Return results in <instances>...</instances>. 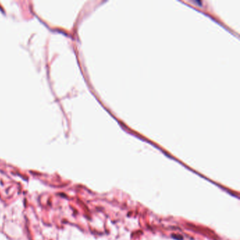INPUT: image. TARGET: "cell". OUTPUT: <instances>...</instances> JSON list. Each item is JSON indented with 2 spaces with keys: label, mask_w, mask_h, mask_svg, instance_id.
<instances>
[]
</instances>
